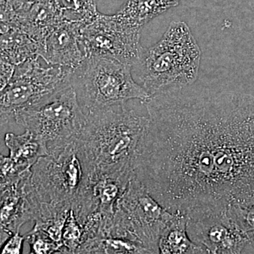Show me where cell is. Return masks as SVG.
I'll return each mask as SVG.
<instances>
[{"instance_id":"obj_14","label":"cell","mask_w":254,"mask_h":254,"mask_svg":"<svg viewBox=\"0 0 254 254\" xmlns=\"http://www.w3.org/2000/svg\"><path fill=\"white\" fill-rule=\"evenodd\" d=\"M158 251L163 254H204L189 237L186 215L180 213H175V218L162 232Z\"/></svg>"},{"instance_id":"obj_2","label":"cell","mask_w":254,"mask_h":254,"mask_svg":"<svg viewBox=\"0 0 254 254\" xmlns=\"http://www.w3.org/2000/svg\"><path fill=\"white\" fill-rule=\"evenodd\" d=\"M79 137L82 146L97 175H124L133 172L137 150L148 123L125 105L120 110L105 108L86 112Z\"/></svg>"},{"instance_id":"obj_23","label":"cell","mask_w":254,"mask_h":254,"mask_svg":"<svg viewBox=\"0 0 254 254\" xmlns=\"http://www.w3.org/2000/svg\"><path fill=\"white\" fill-rule=\"evenodd\" d=\"M31 173L15 163L9 156L0 154V184L18 181Z\"/></svg>"},{"instance_id":"obj_19","label":"cell","mask_w":254,"mask_h":254,"mask_svg":"<svg viewBox=\"0 0 254 254\" xmlns=\"http://www.w3.org/2000/svg\"><path fill=\"white\" fill-rule=\"evenodd\" d=\"M227 212L248 245L254 247V198L230 203Z\"/></svg>"},{"instance_id":"obj_20","label":"cell","mask_w":254,"mask_h":254,"mask_svg":"<svg viewBox=\"0 0 254 254\" xmlns=\"http://www.w3.org/2000/svg\"><path fill=\"white\" fill-rule=\"evenodd\" d=\"M66 21L86 22L98 14L95 0H53Z\"/></svg>"},{"instance_id":"obj_4","label":"cell","mask_w":254,"mask_h":254,"mask_svg":"<svg viewBox=\"0 0 254 254\" xmlns=\"http://www.w3.org/2000/svg\"><path fill=\"white\" fill-rule=\"evenodd\" d=\"M131 68L110 58H85L71 78L83 109L91 112L121 106L133 99L146 103L151 96L134 81Z\"/></svg>"},{"instance_id":"obj_26","label":"cell","mask_w":254,"mask_h":254,"mask_svg":"<svg viewBox=\"0 0 254 254\" xmlns=\"http://www.w3.org/2000/svg\"><path fill=\"white\" fill-rule=\"evenodd\" d=\"M34 1L35 0H7L9 4L12 6L16 12L24 9Z\"/></svg>"},{"instance_id":"obj_10","label":"cell","mask_w":254,"mask_h":254,"mask_svg":"<svg viewBox=\"0 0 254 254\" xmlns=\"http://www.w3.org/2000/svg\"><path fill=\"white\" fill-rule=\"evenodd\" d=\"M185 215L187 234L204 254H241L248 245L230 218L227 205L193 208Z\"/></svg>"},{"instance_id":"obj_18","label":"cell","mask_w":254,"mask_h":254,"mask_svg":"<svg viewBox=\"0 0 254 254\" xmlns=\"http://www.w3.org/2000/svg\"><path fill=\"white\" fill-rule=\"evenodd\" d=\"M77 254H150L134 241L115 237H96L83 242Z\"/></svg>"},{"instance_id":"obj_9","label":"cell","mask_w":254,"mask_h":254,"mask_svg":"<svg viewBox=\"0 0 254 254\" xmlns=\"http://www.w3.org/2000/svg\"><path fill=\"white\" fill-rule=\"evenodd\" d=\"M142 28L132 26L116 14H98L83 23L78 33L80 46L87 57L110 58L133 66L141 54Z\"/></svg>"},{"instance_id":"obj_17","label":"cell","mask_w":254,"mask_h":254,"mask_svg":"<svg viewBox=\"0 0 254 254\" xmlns=\"http://www.w3.org/2000/svg\"><path fill=\"white\" fill-rule=\"evenodd\" d=\"M38 44L20 30L0 33V57L14 66L38 56Z\"/></svg>"},{"instance_id":"obj_3","label":"cell","mask_w":254,"mask_h":254,"mask_svg":"<svg viewBox=\"0 0 254 254\" xmlns=\"http://www.w3.org/2000/svg\"><path fill=\"white\" fill-rule=\"evenodd\" d=\"M201 51L188 25L174 21L158 43L142 48L133 66L142 86L153 96L193 84L198 78Z\"/></svg>"},{"instance_id":"obj_22","label":"cell","mask_w":254,"mask_h":254,"mask_svg":"<svg viewBox=\"0 0 254 254\" xmlns=\"http://www.w3.org/2000/svg\"><path fill=\"white\" fill-rule=\"evenodd\" d=\"M25 240L30 246V254H58L61 248V246L52 240L44 232L34 228L25 236Z\"/></svg>"},{"instance_id":"obj_12","label":"cell","mask_w":254,"mask_h":254,"mask_svg":"<svg viewBox=\"0 0 254 254\" xmlns=\"http://www.w3.org/2000/svg\"><path fill=\"white\" fill-rule=\"evenodd\" d=\"M83 23L64 21L52 28L38 44V56L48 64L74 71L85 59L78 41Z\"/></svg>"},{"instance_id":"obj_25","label":"cell","mask_w":254,"mask_h":254,"mask_svg":"<svg viewBox=\"0 0 254 254\" xmlns=\"http://www.w3.org/2000/svg\"><path fill=\"white\" fill-rule=\"evenodd\" d=\"M14 65L5 61L0 57V91L9 83L14 74Z\"/></svg>"},{"instance_id":"obj_15","label":"cell","mask_w":254,"mask_h":254,"mask_svg":"<svg viewBox=\"0 0 254 254\" xmlns=\"http://www.w3.org/2000/svg\"><path fill=\"white\" fill-rule=\"evenodd\" d=\"M4 143L10 158L24 170H31L38 159L48 155L46 145L28 130L21 135L6 133Z\"/></svg>"},{"instance_id":"obj_21","label":"cell","mask_w":254,"mask_h":254,"mask_svg":"<svg viewBox=\"0 0 254 254\" xmlns=\"http://www.w3.org/2000/svg\"><path fill=\"white\" fill-rule=\"evenodd\" d=\"M83 239V227L70 209L63 230V246L58 254H77Z\"/></svg>"},{"instance_id":"obj_7","label":"cell","mask_w":254,"mask_h":254,"mask_svg":"<svg viewBox=\"0 0 254 254\" xmlns=\"http://www.w3.org/2000/svg\"><path fill=\"white\" fill-rule=\"evenodd\" d=\"M14 120L39 138L50 154L79 138L86 116L74 88L70 86L19 112Z\"/></svg>"},{"instance_id":"obj_16","label":"cell","mask_w":254,"mask_h":254,"mask_svg":"<svg viewBox=\"0 0 254 254\" xmlns=\"http://www.w3.org/2000/svg\"><path fill=\"white\" fill-rule=\"evenodd\" d=\"M181 0H127L117 15L132 26L143 28L165 11L177 6Z\"/></svg>"},{"instance_id":"obj_13","label":"cell","mask_w":254,"mask_h":254,"mask_svg":"<svg viewBox=\"0 0 254 254\" xmlns=\"http://www.w3.org/2000/svg\"><path fill=\"white\" fill-rule=\"evenodd\" d=\"M16 15L18 30L28 35L37 44L52 28L66 21L53 0H35Z\"/></svg>"},{"instance_id":"obj_1","label":"cell","mask_w":254,"mask_h":254,"mask_svg":"<svg viewBox=\"0 0 254 254\" xmlns=\"http://www.w3.org/2000/svg\"><path fill=\"white\" fill-rule=\"evenodd\" d=\"M145 103L133 173L171 213L254 198V97L175 88Z\"/></svg>"},{"instance_id":"obj_8","label":"cell","mask_w":254,"mask_h":254,"mask_svg":"<svg viewBox=\"0 0 254 254\" xmlns=\"http://www.w3.org/2000/svg\"><path fill=\"white\" fill-rule=\"evenodd\" d=\"M36 56L15 66L14 74L0 91V126L14 120L16 114L44 101L71 86L73 72L68 68L41 64Z\"/></svg>"},{"instance_id":"obj_24","label":"cell","mask_w":254,"mask_h":254,"mask_svg":"<svg viewBox=\"0 0 254 254\" xmlns=\"http://www.w3.org/2000/svg\"><path fill=\"white\" fill-rule=\"evenodd\" d=\"M25 237L20 235L19 232L11 235L0 248V254H19L23 252Z\"/></svg>"},{"instance_id":"obj_6","label":"cell","mask_w":254,"mask_h":254,"mask_svg":"<svg viewBox=\"0 0 254 254\" xmlns=\"http://www.w3.org/2000/svg\"><path fill=\"white\" fill-rule=\"evenodd\" d=\"M175 216L150 194L133 173L115 206L108 237L134 241L150 254H159V239Z\"/></svg>"},{"instance_id":"obj_5","label":"cell","mask_w":254,"mask_h":254,"mask_svg":"<svg viewBox=\"0 0 254 254\" xmlns=\"http://www.w3.org/2000/svg\"><path fill=\"white\" fill-rule=\"evenodd\" d=\"M31 172V186L40 201L71 208L93 173L79 138L38 159Z\"/></svg>"},{"instance_id":"obj_11","label":"cell","mask_w":254,"mask_h":254,"mask_svg":"<svg viewBox=\"0 0 254 254\" xmlns=\"http://www.w3.org/2000/svg\"><path fill=\"white\" fill-rule=\"evenodd\" d=\"M31 172L16 182L0 184V248L25 223L34 221L41 201L31 184Z\"/></svg>"}]
</instances>
